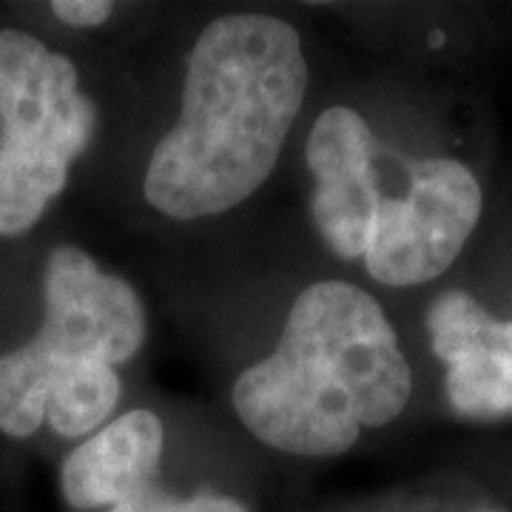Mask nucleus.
<instances>
[{"mask_svg": "<svg viewBox=\"0 0 512 512\" xmlns=\"http://www.w3.org/2000/svg\"><path fill=\"white\" fill-rule=\"evenodd\" d=\"M274 330L225 384L231 419L262 450L296 461L350 456L413 402L402 333L362 279L345 271L305 279Z\"/></svg>", "mask_w": 512, "mask_h": 512, "instance_id": "f03ea898", "label": "nucleus"}, {"mask_svg": "<svg viewBox=\"0 0 512 512\" xmlns=\"http://www.w3.org/2000/svg\"><path fill=\"white\" fill-rule=\"evenodd\" d=\"M424 330L458 419H512V316H495L470 291L447 288L430 302Z\"/></svg>", "mask_w": 512, "mask_h": 512, "instance_id": "0eeeda50", "label": "nucleus"}, {"mask_svg": "<svg viewBox=\"0 0 512 512\" xmlns=\"http://www.w3.org/2000/svg\"><path fill=\"white\" fill-rule=\"evenodd\" d=\"M171 453L168 419L151 404L128 402L89 439L66 450L57 487L74 512H106L165 481Z\"/></svg>", "mask_w": 512, "mask_h": 512, "instance_id": "6e6552de", "label": "nucleus"}, {"mask_svg": "<svg viewBox=\"0 0 512 512\" xmlns=\"http://www.w3.org/2000/svg\"><path fill=\"white\" fill-rule=\"evenodd\" d=\"M478 512H504V510H478Z\"/></svg>", "mask_w": 512, "mask_h": 512, "instance_id": "9b49d317", "label": "nucleus"}, {"mask_svg": "<svg viewBox=\"0 0 512 512\" xmlns=\"http://www.w3.org/2000/svg\"><path fill=\"white\" fill-rule=\"evenodd\" d=\"M384 148L356 97L311 106L299 134L308 225L339 271L356 276L382 205Z\"/></svg>", "mask_w": 512, "mask_h": 512, "instance_id": "423d86ee", "label": "nucleus"}, {"mask_svg": "<svg viewBox=\"0 0 512 512\" xmlns=\"http://www.w3.org/2000/svg\"><path fill=\"white\" fill-rule=\"evenodd\" d=\"M103 134L86 66L26 26H0V239L35 234Z\"/></svg>", "mask_w": 512, "mask_h": 512, "instance_id": "20e7f679", "label": "nucleus"}, {"mask_svg": "<svg viewBox=\"0 0 512 512\" xmlns=\"http://www.w3.org/2000/svg\"><path fill=\"white\" fill-rule=\"evenodd\" d=\"M484 214L478 174L458 157H413L407 188L373 222L356 279L384 291L430 285L453 268Z\"/></svg>", "mask_w": 512, "mask_h": 512, "instance_id": "39448f33", "label": "nucleus"}, {"mask_svg": "<svg viewBox=\"0 0 512 512\" xmlns=\"http://www.w3.org/2000/svg\"><path fill=\"white\" fill-rule=\"evenodd\" d=\"M148 339L146 296L126 274L77 242L52 245L35 330L0 350V436L89 439L128 404V373Z\"/></svg>", "mask_w": 512, "mask_h": 512, "instance_id": "7ed1b4c3", "label": "nucleus"}, {"mask_svg": "<svg viewBox=\"0 0 512 512\" xmlns=\"http://www.w3.org/2000/svg\"><path fill=\"white\" fill-rule=\"evenodd\" d=\"M106 512H254L239 495L222 490H174L165 481L131 495Z\"/></svg>", "mask_w": 512, "mask_h": 512, "instance_id": "1a4fd4ad", "label": "nucleus"}, {"mask_svg": "<svg viewBox=\"0 0 512 512\" xmlns=\"http://www.w3.org/2000/svg\"><path fill=\"white\" fill-rule=\"evenodd\" d=\"M313 106L305 29L271 9H228L188 37L171 109L137 157L134 194L163 228L239 214L299 143Z\"/></svg>", "mask_w": 512, "mask_h": 512, "instance_id": "f257e3e1", "label": "nucleus"}, {"mask_svg": "<svg viewBox=\"0 0 512 512\" xmlns=\"http://www.w3.org/2000/svg\"><path fill=\"white\" fill-rule=\"evenodd\" d=\"M49 15L69 32H103L126 12L111 0H55L49 3Z\"/></svg>", "mask_w": 512, "mask_h": 512, "instance_id": "9d476101", "label": "nucleus"}]
</instances>
